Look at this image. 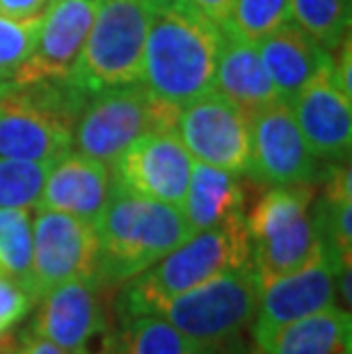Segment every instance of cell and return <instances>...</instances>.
Returning a JSON list of instances; mask_svg holds the SVG:
<instances>
[{"instance_id": "11", "label": "cell", "mask_w": 352, "mask_h": 354, "mask_svg": "<svg viewBox=\"0 0 352 354\" xmlns=\"http://www.w3.org/2000/svg\"><path fill=\"white\" fill-rule=\"evenodd\" d=\"M250 174L263 185H309L318 158L299 133L288 103L275 101L250 112Z\"/></svg>"}, {"instance_id": "14", "label": "cell", "mask_w": 352, "mask_h": 354, "mask_svg": "<svg viewBox=\"0 0 352 354\" xmlns=\"http://www.w3.org/2000/svg\"><path fill=\"white\" fill-rule=\"evenodd\" d=\"M332 304H336V268L323 254L295 272L263 283L252 320L257 354H266L275 336L290 322Z\"/></svg>"}, {"instance_id": "32", "label": "cell", "mask_w": 352, "mask_h": 354, "mask_svg": "<svg viewBox=\"0 0 352 354\" xmlns=\"http://www.w3.org/2000/svg\"><path fill=\"white\" fill-rule=\"evenodd\" d=\"M7 354H66L62 348H57L55 343L46 341L41 336H35V334H24L21 336V343L19 345H12Z\"/></svg>"}, {"instance_id": "36", "label": "cell", "mask_w": 352, "mask_h": 354, "mask_svg": "<svg viewBox=\"0 0 352 354\" xmlns=\"http://www.w3.org/2000/svg\"><path fill=\"white\" fill-rule=\"evenodd\" d=\"M346 354H350V352H346Z\"/></svg>"}, {"instance_id": "28", "label": "cell", "mask_w": 352, "mask_h": 354, "mask_svg": "<svg viewBox=\"0 0 352 354\" xmlns=\"http://www.w3.org/2000/svg\"><path fill=\"white\" fill-rule=\"evenodd\" d=\"M39 26L41 14L30 19H7L0 14V80H10L28 59Z\"/></svg>"}, {"instance_id": "24", "label": "cell", "mask_w": 352, "mask_h": 354, "mask_svg": "<svg viewBox=\"0 0 352 354\" xmlns=\"http://www.w3.org/2000/svg\"><path fill=\"white\" fill-rule=\"evenodd\" d=\"M320 254L327 256L336 268H352V199H329L320 197L311 215Z\"/></svg>"}, {"instance_id": "29", "label": "cell", "mask_w": 352, "mask_h": 354, "mask_svg": "<svg viewBox=\"0 0 352 354\" xmlns=\"http://www.w3.org/2000/svg\"><path fill=\"white\" fill-rule=\"evenodd\" d=\"M33 299L19 283L0 277V327L12 329L19 320H24Z\"/></svg>"}, {"instance_id": "33", "label": "cell", "mask_w": 352, "mask_h": 354, "mask_svg": "<svg viewBox=\"0 0 352 354\" xmlns=\"http://www.w3.org/2000/svg\"><path fill=\"white\" fill-rule=\"evenodd\" d=\"M183 354H250L243 343V336L227 338L220 343H194Z\"/></svg>"}, {"instance_id": "30", "label": "cell", "mask_w": 352, "mask_h": 354, "mask_svg": "<svg viewBox=\"0 0 352 354\" xmlns=\"http://www.w3.org/2000/svg\"><path fill=\"white\" fill-rule=\"evenodd\" d=\"M336 57L332 55V78L334 87L352 101V39L350 35L341 41V46L334 50Z\"/></svg>"}, {"instance_id": "16", "label": "cell", "mask_w": 352, "mask_h": 354, "mask_svg": "<svg viewBox=\"0 0 352 354\" xmlns=\"http://www.w3.org/2000/svg\"><path fill=\"white\" fill-rule=\"evenodd\" d=\"M329 73L313 78L288 105L311 153L339 162L348 160L352 149V101L334 87Z\"/></svg>"}, {"instance_id": "27", "label": "cell", "mask_w": 352, "mask_h": 354, "mask_svg": "<svg viewBox=\"0 0 352 354\" xmlns=\"http://www.w3.org/2000/svg\"><path fill=\"white\" fill-rule=\"evenodd\" d=\"M290 19V0H234L229 14V32L241 39L254 41L263 39L277 28L286 26Z\"/></svg>"}, {"instance_id": "26", "label": "cell", "mask_w": 352, "mask_h": 354, "mask_svg": "<svg viewBox=\"0 0 352 354\" xmlns=\"http://www.w3.org/2000/svg\"><path fill=\"white\" fill-rule=\"evenodd\" d=\"M50 165L0 158V208H37Z\"/></svg>"}, {"instance_id": "17", "label": "cell", "mask_w": 352, "mask_h": 354, "mask_svg": "<svg viewBox=\"0 0 352 354\" xmlns=\"http://www.w3.org/2000/svg\"><path fill=\"white\" fill-rule=\"evenodd\" d=\"M110 190L108 165L69 151L50 165L37 208L59 210L94 224L106 208Z\"/></svg>"}, {"instance_id": "4", "label": "cell", "mask_w": 352, "mask_h": 354, "mask_svg": "<svg viewBox=\"0 0 352 354\" xmlns=\"http://www.w3.org/2000/svg\"><path fill=\"white\" fill-rule=\"evenodd\" d=\"M89 94L66 80H0V158L55 162L73 147Z\"/></svg>"}, {"instance_id": "12", "label": "cell", "mask_w": 352, "mask_h": 354, "mask_svg": "<svg viewBox=\"0 0 352 354\" xmlns=\"http://www.w3.org/2000/svg\"><path fill=\"white\" fill-rule=\"evenodd\" d=\"M101 288L96 277L55 286L39 299L41 306L28 331L55 343L66 354H96L110 334Z\"/></svg>"}, {"instance_id": "21", "label": "cell", "mask_w": 352, "mask_h": 354, "mask_svg": "<svg viewBox=\"0 0 352 354\" xmlns=\"http://www.w3.org/2000/svg\"><path fill=\"white\" fill-rule=\"evenodd\" d=\"M350 341V308L332 304L284 327L266 354H346Z\"/></svg>"}, {"instance_id": "5", "label": "cell", "mask_w": 352, "mask_h": 354, "mask_svg": "<svg viewBox=\"0 0 352 354\" xmlns=\"http://www.w3.org/2000/svg\"><path fill=\"white\" fill-rule=\"evenodd\" d=\"M151 0H99L85 46L66 82L96 94L142 80Z\"/></svg>"}, {"instance_id": "19", "label": "cell", "mask_w": 352, "mask_h": 354, "mask_svg": "<svg viewBox=\"0 0 352 354\" xmlns=\"http://www.w3.org/2000/svg\"><path fill=\"white\" fill-rule=\"evenodd\" d=\"M213 89L238 103L245 112H254L268 103L281 101L268 76L257 44L241 39L229 30H222Z\"/></svg>"}, {"instance_id": "18", "label": "cell", "mask_w": 352, "mask_h": 354, "mask_svg": "<svg viewBox=\"0 0 352 354\" xmlns=\"http://www.w3.org/2000/svg\"><path fill=\"white\" fill-rule=\"evenodd\" d=\"M257 48L284 103L293 101L320 73L332 71V53L290 21L259 39Z\"/></svg>"}, {"instance_id": "3", "label": "cell", "mask_w": 352, "mask_h": 354, "mask_svg": "<svg viewBox=\"0 0 352 354\" xmlns=\"http://www.w3.org/2000/svg\"><path fill=\"white\" fill-rule=\"evenodd\" d=\"M250 263L252 254L245 215H238L220 227L192 233L176 250L124 283L115 304L117 318L119 322H126L140 315H156L172 297L208 281L215 274Z\"/></svg>"}, {"instance_id": "13", "label": "cell", "mask_w": 352, "mask_h": 354, "mask_svg": "<svg viewBox=\"0 0 352 354\" xmlns=\"http://www.w3.org/2000/svg\"><path fill=\"white\" fill-rule=\"evenodd\" d=\"M192 162L176 131L151 133L133 142L112 162V185L138 197L181 208Z\"/></svg>"}, {"instance_id": "23", "label": "cell", "mask_w": 352, "mask_h": 354, "mask_svg": "<svg viewBox=\"0 0 352 354\" xmlns=\"http://www.w3.org/2000/svg\"><path fill=\"white\" fill-rule=\"evenodd\" d=\"M30 270H33L30 208H0V277L19 283L28 292Z\"/></svg>"}, {"instance_id": "6", "label": "cell", "mask_w": 352, "mask_h": 354, "mask_svg": "<svg viewBox=\"0 0 352 354\" xmlns=\"http://www.w3.org/2000/svg\"><path fill=\"white\" fill-rule=\"evenodd\" d=\"M309 185H272L245 217L252 266L261 286L304 268L320 254L309 206Z\"/></svg>"}, {"instance_id": "10", "label": "cell", "mask_w": 352, "mask_h": 354, "mask_svg": "<svg viewBox=\"0 0 352 354\" xmlns=\"http://www.w3.org/2000/svg\"><path fill=\"white\" fill-rule=\"evenodd\" d=\"M33 224V270L30 290L33 302L64 281L96 274L99 238L92 222L59 210H41Z\"/></svg>"}, {"instance_id": "9", "label": "cell", "mask_w": 352, "mask_h": 354, "mask_svg": "<svg viewBox=\"0 0 352 354\" xmlns=\"http://www.w3.org/2000/svg\"><path fill=\"white\" fill-rule=\"evenodd\" d=\"M176 135L192 160L247 174L250 167V112L222 92H206L178 112Z\"/></svg>"}, {"instance_id": "15", "label": "cell", "mask_w": 352, "mask_h": 354, "mask_svg": "<svg viewBox=\"0 0 352 354\" xmlns=\"http://www.w3.org/2000/svg\"><path fill=\"white\" fill-rule=\"evenodd\" d=\"M96 7L99 0H48L33 53L10 80L26 85L69 78L94 24Z\"/></svg>"}, {"instance_id": "25", "label": "cell", "mask_w": 352, "mask_h": 354, "mask_svg": "<svg viewBox=\"0 0 352 354\" xmlns=\"http://www.w3.org/2000/svg\"><path fill=\"white\" fill-rule=\"evenodd\" d=\"M290 19L332 53L350 35V0H290Z\"/></svg>"}, {"instance_id": "2", "label": "cell", "mask_w": 352, "mask_h": 354, "mask_svg": "<svg viewBox=\"0 0 352 354\" xmlns=\"http://www.w3.org/2000/svg\"><path fill=\"white\" fill-rule=\"evenodd\" d=\"M96 281L122 286L176 250L192 233L178 206L124 192L112 185L99 220Z\"/></svg>"}, {"instance_id": "7", "label": "cell", "mask_w": 352, "mask_h": 354, "mask_svg": "<svg viewBox=\"0 0 352 354\" xmlns=\"http://www.w3.org/2000/svg\"><path fill=\"white\" fill-rule=\"evenodd\" d=\"M178 112L181 108L156 99L138 82L103 89L89 96L82 108L73 126V147L82 156L112 165L145 135L176 131Z\"/></svg>"}, {"instance_id": "31", "label": "cell", "mask_w": 352, "mask_h": 354, "mask_svg": "<svg viewBox=\"0 0 352 354\" xmlns=\"http://www.w3.org/2000/svg\"><path fill=\"white\" fill-rule=\"evenodd\" d=\"M48 0H0V14L7 19H30L44 12Z\"/></svg>"}, {"instance_id": "34", "label": "cell", "mask_w": 352, "mask_h": 354, "mask_svg": "<svg viewBox=\"0 0 352 354\" xmlns=\"http://www.w3.org/2000/svg\"><path fill=\"white\" fill-rule=\"evenodd\" d=\"M190 3L197 7V10L204 12L211 21H215L220 28H227L231 3H234V0H190Z\"/></svg>"}, {"instance_id": "1", "label": "cell", "mask_w": 352, "mask_h": 354, "mask_svg": "<svg viewBox=\"0 0 352 354\" xmlns=\"http://www.w3.org/2000/svg\"><path fill=\"white\" fill-rule=\"evenodd\" d=\"M222 28L190 0H151L142 82L176 108L211 92Z\"/></svg>"}, {"instance_id": "8", "label": "cell", "mask_w": 352, "mask_h": 354, "mask_svg": "<svg viewBox=\"0 0 352 354\" xmlns=\"http://www.w3.org/2000/svg\"><path fill=\"white\" fill-rule=\"evenodd\" d=\"M261 279L250 266L227 270L165 302L158 313L192 343H220L243 336L261 299Z\"/></svg>"}, {"instance_id": "22", "label": "cell", "mask_w": 352, "mask_h": 354, "mask_svg": "<svg viewBox=\"0 0 352 354\" xmlns=\"http://www.w3.org/2000/svg\"><path fill=\"white\" fill-rule=\"evenodd\" d=\"M192 345L160 315H140L110 329L96 354H183Z\"/></svg>"}, {"instance_id": "35", "label": "cell", "mask_w": 352, "mask_h": 354, "mask_svg": "<svg viewBox=\"0 0 352 354\" xmlns=\"http://www.w3.org/2000/svg\"><path fill=\"white\" fill-rule=\"evenodd\" d=\"M7 331H10V329H5V327H0V354H7V350H10L12 348V338L10 336H7Z\"/></svg>"}, {"instance_id": "20", "label": "cell", "mask_w": 352, "mask_h": 354, "mask_svg": "<svg viewBox=\"0 0 352 354\" xmlns=\"http://www.w3.org/2000/svg\"><path fill=\"white\" fill-rule=\"evenodd\" d=\"M245 208L243 183L236 174L211 167L204 162H192L188 190L181 203L190 233H199L234 220Z\"/></svg>"}]
</instances>
